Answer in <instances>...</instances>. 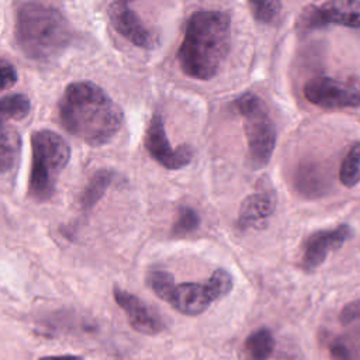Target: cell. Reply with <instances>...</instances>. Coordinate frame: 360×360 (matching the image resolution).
<instances>
[{
	"instance_id": "obj_1",
	"label": "cell",
	"mask_w": 360,
	"mask_h": 360,
	"mask_svg": "<svg viewBox=\"0 0 360 360\" xmlns=\"http://www.w3.org/2000/svg\"><path fill=\"white\" fill-rule=\"evenodd\" d=\"M58 108L62 127L90 146L108 143L122 125L120 105L100 86L87 80L68 84Z\"/></svg>"
},
{
	"instance_id": "obj_2",
	"label": "cell",
	"mask_w": 360,
	"mask_h": 360,
	"mask_svg": "<svg viewBox=\"0 0 360 360\" xmlns=\"http://www.w3.org/2000/svg\"><path fill=\"white\" fill-rule=\"evenodd\" d=\"M231 49V17L224 10L202 8L188 18L177 60L184 75L210 80L221 69Z\"/></svg>"
},
{
	"instance_id": "obj_3",
	"label": "cell",
	"mask_w": 360,
	"mask_h": 360,
	"mask_svg": "<svg viewBox=\"0 0 360 360\" xmlns=\"http://www.w3.org/2000/svg\"><path fill=\"white\" fill-rule=\"evenodd\" d=\"M14 35L20 51L38 62L58 58L75 38L65 14L58 7L41 1H27L18 6Z\"/></svg>"
},
{
	"instance_id": "obj_4",
	"label": "cell",
	"mask_w": 360,
	"mask_h": 360,
	"mask_svg": "<svg viewBox=\"0 0 360 360\" xmlns=\"http://www.w3.org/2000/svg\"><path fill=\"white\" fill-rule=\"evenodd\" d=\"M70 159V148L65 138L51 129L31 134V170L28 191L38 201L49 200L56 181Z\"/></svg>"
},
{
	"instance_id": "obj_5",
	"label": "cell",
	"mask_w": 360,
	"mask_h": 360,
	"mask_svg": "<svg viewBox=\"0 0 360 360\" xmlns=\"http://www.w3.org/2000/svg\"><path fill=\"white\" fill-rule=\"evenodd\" d=\"M242 117L250 162L255 167L266 166L276 148L277 131L274 121L262 97L252 91L240 94L233 101Z\"/></svg>"
},
{
	"instance_id": "obj_6",
	"label": "cell",
	"mask_w": 360,
	"mask_h": 360,
	"mask_svg": "<svg viewBox=\"0 0 360 360\" xmlns=\"http://www.w3.org/2000/svg\"><path fill=\"white\" fill-rule=\"evenodd\" d=\"M305 98L322 108H359L360 107V76L350 79L315 77L304 86Z\"/></svg>"
},
{
	"instance_id": "obj_7",
	"label": "cell",
	"mask_w": 360,
	"mask_h": 360,
	"mask_svg": "<svg viewBox=\"0 0 360 360\" xmlns=\"http://www.w3.org/2000/svg\"><path fill=\"white\" fill-rule=\"evenodd\" d=\"M342 25L349 28L360 27V1L335 0L322 4L304 7L297 18V27L302 31Z\"/></svg>"
},
{
	"instance_id": "obj_8",
	"label": "cell",
	"mask_w": 360,
	"mask_h": 360,
	"mask_svg": "<svg viewBox=\"0 0 360 360\" xmlns=\"http://www.w3.org/2000/svg\"><path fill=\"white\" fill-rule=\"evenodd\" d=\"M340 333H329L325 347L332 360H360V300L343 307L339 315Z\"/></svg>"
},
{
	"instance_id": "obj_9",
	"label": "cell",
	"mask_w": 360,
	"mask_h": 360,
	"mask_svg": "<svg viewBox=\"0 0 360 360\" xmlns=\"http://www.w3.org/2000/svg\"><path fill=\"white\" fill-rule=\"evenodd\" d=\"M145 148L150 158L167 170H179L186 167L193 158V150L188 145L172 148L165 122L159 111H155L145 132Z\"/></svg>"
},
{
	"instance_id": "obj_10",
	"label": "cell",
	"mask_w": 360,
	"mask_h": 360,
	"mask_svg": "<svg viewBox=\"0 0 360 360\" xmlns=\"http://www.w3.org/2000/svg\"><path fill=\"white\" fill-rule=\"evenodd\" d=\"M352 228L346 224L333 229H321L311 233L302 246L301 267L305 271L315 270L325 262L328 255L338 250L352 236Z\"/></svg>"
},
{
	"instance_id": "obj_11",
	"label": "cell",
	"mask_w": 360,
	"mask_h": 360,
	"mask_svg": "<svg viewBox=\"0 0 360 360\" xmlns=\"http://www.w3.org/2000/svg\"><path fill=\"white\" fill-rule=\"evenodd\" d=\"M107 15L112 28L132 45L139 48H153L156 39L145 27L139 15L125 1H112L107 7Z\"/></svg>"
},
{
	"instance_id": "obj_12",
	"label": "cell",
	"mask_w": 360,
	"mask_h": 360,
	"mask_svg": "<svg viewBox=\"0 0 360 360\" xmlns=\"http://www.w3.org/2000/svg\"><path fill=\"white\" fill-rule=\"evenodd\" d=\"M114 300L117 305L127 314L131 328L142 335H158L165 330V322L153 314L149 307L136 295L114 287Z\"/></svg>"
},
{
	"instance_id": "obj_13",
	"label": "cell",
	"mask_w": 360,
	"mask_h": 360,
	"mask_svg": "<svg viewBox=\"0 0 360 360\" xmlns=\"http://www.w3.org/2000/svg\"><path fill=\"white\" fill-rule=\"evenodd\" d=\"M217 301L210 284L202 283H181L174 284L169 298V302L177 312L187 316H197L207 311V308Z\"/></svg>"
},
{
	"instance_id": "obj_14",
	"label": "cell",
	"mask_w": 360,
	"mask_h": 360,
	"mask_svg": "<svg viewBox=\"0 0 360 360\" xmlns=\"http://www.w3.org/2000/svg\"><path fill=\"white\" fill-rule=\"evenodd\" d=\"M276 210V195L273 191H257L249 194L240 204L236 228L239 231L257 229L266 225V221Z\"/></svg>"
},
{
	"instance_id": "obj_15",
	"label": "cell",
	"mask_w": 360,
	"mask_h": 360,
	"mask_svg": "<svg viewBox=\"0 0 360 360\" xmlns=\"http://www.w3.org/2000/svg\"><path fill=\"white\" fill-rule=\"evenodd\" d=\"M277 342L269 328H259L246 336L239 352L240 360H271L276 354Z\"/></svg>"
},
{
	"instance_id": "obj_16",
	"label": "cell",
	"mask_w": 360,
	"mask_h": 360,
	"mask_svg": "<svg viewBox=\"0 0 360 360\" xmlns=\"http://www.w3.org/2000/svg\"><path fill=\"white\" fill-rule=\"evenodd\" d=\"M114 172L111 169H98L89 180L87 186L84 187L82 197H80V205L83 211H90L105 194L110 184L112 183Z\"/></svg>"
},
{
	"instance_id": "obj_17",
	"label": "cell",
	"mask_w": 360,
	"mask_h": 360,
	"mask_svg": "<svg viewBox=\"0 0 360 360\" xmlns=\"http://www.w3.org/2000/svg\"><path fill=\"white\" fill-rule=\"evenodd\" d=\"M295 187L305 197H319L325 193V180L321 169L314 163L301 165L295 173Z\"/></svg>"
},
{
	"instance_id": "obj_18",
	"label": "cell",
	"mask_w": 360,
	"mask_h": 360,
	"mask_svg": "<svg viewBox=\"0 0 360 360\" xmlns=\"http://www.w3.org/2000/svg\"><path fill=\"white\" fill-rule=\"evenodd\" d=\"M21 149V138L18 132L8 124L1 125V141H0V169L6 174L11 172L18 160Z\"/></svg>"
},
{
	"instance_id": "obj_19",
	"label": "cell",
	"mask_w": 360,
	"mask_h": 360,
	"mask_svg": "<svg viewBox=\"0 0 360 360\" xmlns=\"http://www.w3.org/2000/svg\"><path fill=\"white\" fill-rule=\"evenodd\" d=\"M339 179L343 186L354 187L360 181V142L350 146L339 170Z\"/></svg>"
},
{
	"instance_id": "obj_20",
	"label": "cell",
	"mask_w": 360,
	"mask_h": 360,
	"mask_svg": "<svg viewBox=\"0 0 360 360\" xmlns=\"http://www.w3.org/2000/svg\"><path fill=\"white\" fill-rule=\"evenodd\" d=\"M31 111V101L25 94L14 93L0 100V112L4 120H22Z\"/></svg>"
},
{
	"instance_id": "obj_21",
	"label": "cell",
	"mask_w": 360,
	"mask_h": 360,
	"mask_svg": "<svg viewBox=\"0 0 360 360\" xmlns=\"http://www.w3.org/2000/svg\"><path fill=\"white\" fill-rule=\"evenodd\" d=\"M200 215L197 214L195 210H193L191 207L183 205L179 208L177 212V218L173 222L172 226V236H186L194 231L198 229L200 226Z\"/></svg>"
},
{
	"instance_id": "obj_22",
	"label": "cell",
	"mask_w": 360,
	"mask_h": 360,
	"mask_svg": "<svg viewBox=\"0 0 360 360\" xmlns=\"http://www.w3.org/2000/svg\"><path fill=\"white\" fill-rule=\"evenodd\" d=\"M146 283L150 287V290L155 292V295L163 301H167L169 294L173 288L174 278L170 273L165 270H152L149 271L146 277Z\"/></svg>"
},
{
	"instance_id": "obj_23",
	"label": "cell",
	"mask_w": 360,
	"mask_h": 360,
	"mask_svg": "<svg viewBox=\"0 0 360 360\" xmlns=\"http://www.w3.org/2000/svg\"><path fill=\"white\" fill-rule=\"evenodd\" d=\"M249 6L255 20L262 24L273 22L281 11L280 1H249Z\"/></svg>"
},
{
	"instance_id": "obj_24",
	"label": "cell",
	"mask_w": 360,
	"mask_h": 360,
	"mask_svg": "<svg viewBox=\"0 0 360 360\" xmlns=\"http://www.w3.org/2000/svg\"><path fill=\"white\" fill-rule=\"evenodd\" d=\"M207 283L210 284V287H211V290H212V292H214L217 300L228 295L232 291V288H233V278H232L231 273L224 270V269L215 270L210 276Z\"/></svg>"
},
{
	"instance_id": "obj_25",
	"label": "cell",
	"mask_w": 360,
	"mask_h": 360,
	"mask_svg": "<svg viewBox=\"0 0 360 360\" xmlns=\"http://www.w3.org/2000/svg\"><path fill=\"white\" fill-rule=\"evenodd\" d=\"M0 77H1V86H0L1 90H7L8 87L14 86L18 79L15 68L6 59H1L0 62Z\"/></svg>"
},
{
	"instance_id": "obj_26",
	"label": "cell",
	"mask_w": 360,
	"mask_h": 360,
	"mask_svg": "<svg viewBox=\"0 0 360 360\" xmlns=\"http://www.w3.org/2000/svg\"><path fill=\"white\" fill-rule=\"evenodd\" d=\"M38 360H84V357L79 354H59V356H42Z\"/></svg>"
}]
</instances>
